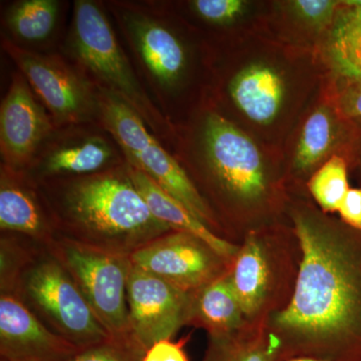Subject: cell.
<instances>
[{
    "mask_svg": "<svg viewBox=\"0 0 361 361\" xmlns=\"http://www.w3.org/2000/svg\"><path fill=\"white\" fill-rule=\"evenodd\" d=\"M202 141L211 179L226 210L246 235L261 231L259 226L279 209L281 191L257 144L216 113L207 116Z\"/></svg>",
    "mask_w": 361,
    "mask_h": 361,
    "instance_id": "obj_3",
    "label": "cell"
},
{
    "mask_svg": "<svg viewBox=\"0 0 361 361\" xmlns=\"http://www.w3.org/2000/svg\"><path fill=\"white\" fill-rule=\"evenodd\" d=\"M264 322L248 324L227 341L210 342L203 361H276Z\"/></svg>",
    "mask_w": 361,
    "mask_h": 361,
    "instance_id": "obj_21",
    "label": "cell"
},
{
    "mask_svg": "<svg viewBox=\"0 0 361 361\" xmlns=\"http://www.w3.org/2000/svg\"><path fill=\"white\" fill-rule=\"evenodd\" d=\"M114 149L102 137H92L52 149L39 166L45 176H87L106 170Z\"/></svg>",
    "mask_w": 361,
    "mask_h": 361,
    "instance_id": "obj_20",
    "label": "cell"
},
{
    "mask_svg": "<svg viewBox=\"0 0 361 361\" xmlns=\"http://www.w3.org/2000/svg\"><path fill=\"white\" fill-rule=\"evenodd\" d=\"M73 47L80 63L106 85L104 90L129 104L147 125L158 129L160 114L137 82L103 11L92 1L75 4Z\"/></svg>",
    "mask_w": 361,
    "mask_h": 361,
    "instance_id": "obj_7",
    "label": "cell"
},
{
    "mask_svg": "<svg viewBox=\"0 0 361 361\" xmlns=\"http://www.w3.org/2000/svg\"><path fill=\"white\" fill-rule=\"evenodd\" d=\"M228 275L247 322L250 324L264 322L272 312L270 299L275 277L261 231L244 237Z\"/></svg>",
    "mask_w": 361,
    "mask_h": 361,
    "instance_id": "obj_13",
    "label": "cell"
},
{
    "mask_svg": "<svg viewBox=\"0 0 361 361\" xmlns=\"http://www.w3.org/2000/svg\"><path fill=\"white\" fill-rule=\"evenodd\" d=\"M342 116L326 104L318 106L306 118L297 139L292 167L299 175H306L322 167L342 144L344 129Z\"/></svg>",
    "mask_w": 361,
    "mask_h": 361,
    "instance_id": "obj_19",
    "label": "cell"
},
{
    "mask_svg": "<svg viewBox=\"0 0 361 361\" xmlns=\"http://www.w3.org/2000/svg\"><path fill=\"white\" fill-rule=\"evenodd\" d=\"M334 108L348 120H361V78L337 75Z\"/></svg>",
    "mask_w": 361,
    "mask_h": 361,
    "instance_id": "obj_27",
    "label": "cell"
},
{
    "mask_svg": "<svg viewBox=\"0 0 361 361\" xmlns=\"http://www.w3.org/2000/svg\"><path fill=\"white\" fill-rule=\"evenodd\" d=\"M287 361H324V360H317V358H313V357H295V358H292V360H289Z\"/></svg>",
    "mask_w": 361,
    "mask_h": 361,
    "instance_id": "obj_32",
    "label": "cell"
},
{
    "mask_svg": "<svg viewBox=\"0 0 361 361\" xmlns=\"http://www.w3.org/2000/svg\"><path fill=\"white\" fill-rule=\"evenodd\" d=\"M342 6L344 8L339 9L337 16L348 20L361 21V1H344Z\"/></svg>",
    "mask_w": 361,
    "mask_h": 361,
    "instance_id": "obj_31",
    "label": "cell"
},
{
    "mask_svg": "<svg viewBox=\"0 0 361 361\" xmlns=\"http://www.w3.org/2000/svg\"><path fill=\"white\" fill-rule=\"evenodd\" d=\"M78 348L45 326L11 292L0 295V360L63 361Z\"/></svg>",
    "mask_w": 361,
    "mask_h": 361,
    "instance_id": "obj_12",
    "label": "cell"
},
{
    "mask_svg": "<svg viewBox=\"0 0 361 361\" xmlns=\"http://www.w3.org/2000/svg\"><path fill=\"white\" fill-rule=\"evenodd\" d=\"M127 25L142 63L157 82L165 87L177 85L186 70L187 58L174 32L141 14L129 16Z\"/></svg>",
    "mask_w": 361,
    "mask_h": 361,
    "instance_id": "obj_16",
    "label": "cell"
},
{
    "mask_svg": "<svg viewBox=\"0 0 361 361\" xmlns=\"http://www.w3.org/2000/svg\"><path fill=\"white\" fill-rule=\"evenodd\" d=\"M97 106L104 125L123 149L129 165L148 176L197 219L219 235L222 226L212 207L184 169L149 133L141 116L123 99L104 89L99 94Z\"/></svg>",
    "mask_w": 361,
    "mask_h": 361,
    "instance_id": "obj_5",
    "label": "cell"
},
{
    "mask_svg": "<svg viewBox=\"0 0 361 361\" xmlns=\"http://www.w3.org/2000/svg\"><path fill=\"white\" fill-rule=\"evenodd\" d=\"M0 361H7V360H0Z\"/></svg>",
    "mask_w": 361,
    "mask_h": 361,
    "instance_id": "obj_34",
    "label": "cell"
},
{
    "mask_svg": "<svg viewBox=\"0 0 361 361\" xmlns=\"http://www.w3.org/2000/svg\"><path fill=\"white\" fill-rule=\"evenodd\" d=\"M127 167L130 179L157 219L170 226L174 231L187 232L199 237L223 257L230 261L234 260L238 253L240 244L228 241L214 233L180 202L161 189L148 176L129 164Z\"/></svg>",
    "mask_w": 361,
    "mask_h": 361,
    "instance_id": "obj_18",
    "label": "cell"
},
{
    "mask_svg": "<svg viewBox=\"0 0 361 361\" xmlns=\"http://www.w3.org/2000/svg\"><path fill=\"white\" fill-rule=\"evenodd\" d=\"M130 257L135 267L191 293L229 272L233 262L204 240L183 231L169 232Z\"/></svg>",
    "mask_w": 361,
    "mask_h": 361,
    "instance_id": "obj_8",
    "label": "cell"
},
{
    "mask_svg": "<svg viewBox=\"0 0 361 361\" xmlns=\"http://www.w3.org/2000/svg\"><path fill=\"white\" fill-rule=\"evenodd\" d=\"M0 228L2 232L18 233L49 248L58 239L51 215L45 213L37 192L23 171L1 166L0 179Z\"/></svg>",
    "mask_w": 361,
    "mask_h": 361,
    "instance_id": "obj_14",
    "label": "cell"
},
{
    "mask_svg": "<svg viewBox=\"0 0 361 361\" xmlns=\"http://www.w3.org/2000/svg\"><path fill=\"white\" fill-rule=\"evenodd\" d=\"M338 212L342 222L361 231V188L349 190Z\"/></svg>",
    "mask_w": 361,
    "mask_h": 361,
    "instance_id": "obj_30",
    "label": "cell"
},
{
    "mask_svg": "<svg viewBox=\"0 0 361 361\" xmlns=\"http://www.w3.org/2000/svg\"><path fill=\"white\" fill-rule=\"evenodd\" d=\"M355 123H356V125H360L361 127V120H356L355 121Z\"/></svg>",
    "mask_w": 361,
    "mask_h": 361,
    "instance_id": "obj_33",
    "label": "cell"
},
{
    "mask_svg": "<svg viewBox=\"0 0 361 361\" xmlns=\"http://www.w3.org/2000/svg\"><path fill=\"white\" fill-rule=\"evenodd\" d=\"M307 187L322 212L338 211L350 190L346 161L341 156H332L311 176Z\"/></svg>",
    "mask_w": 361,
    "mask_h": 361,
    "instance_id": "obj_24",
    "label": "cell"
},
{
    "mask_svg": "<svg viewBox=\"0 0 361 361\" xmlns=\"http://www.w3.org/2000/svg\"><path fill=\"white\" fill-rule=\"evenodd\" d=\"M290 216L301 251L296 281L264 322L276 361H361V231L305 204Z\"/></svg>",
    "mask_w": 361,
    "mask_h": 361,
    "instance_id": "obj_1",
    "label": "cell"
},
{
    "mask_svg": "<svg viewBox=\"0 0 361 361\" xmlns=\"http://www.w3.org/2000/svg\"><path fill=\"white\" fill-rule=\"evenodd\" d=\"M187 341L185 338L176 342L167 339L157 342L146 351L142 361H189L185 351Z\"/></svg>",
    "mask_w": 361,
    "mask_h": 361,
    "instance_id": "obj_29",
    "label": "cell"
},
{
    "mask_svg": "<svg viewBox=\"0 0 361 361\" xmlns=\"http://www.w3.org/2000/svg\"><path fill=\"white\" fill-rule=\"evenodd\" d=\"M341 4L332 0H295L290 6L292 13L301 23L319 32L334 25Z\"/></svg>",
    "mask_w": 361,
    "mask_h": 361,
    "instance_id": "obj_26",
    "label": "cell"
},
{
    "mask_svg": "<svg viewBox=\"0 0 361 361\" xmlns=\"http://www.w3.org/2000/svg\"><path fill=\"white\" fill-rule=\"evenodd\" d=\"M327 56L337 75L361 78V21L337 16Z\"/></svg>",
    "mask_w": 361,
    "mask_h": 361,
    "instance_id": "obj_23",
    "label": "cell"
},
{
    "mask_svg": "<svg viewBox=\"0 0 361 361\" xmlns=\"http://www.w3.org/2000/svg\"><path fill=\"white\" fill-rule=\"evenodd\" d=\"M144 348L132 334L110 336L103 341L78 348L63 361H142Z\"/></svg>",
    "mask_w": 361,
    "mask_h": 361,
    "instance_id": "obj_25",
    "label": "cell"
},
{
    "mask_svg": "<svg viewBox=\"0 0 361 361\" xmlns=\"http://www.w3.org/2000/svg\"><path fill=\"white\" fill-rule=\"evenodd\" d=\"M204 20L216 25H225L243 13L245 2L241 0H196L192 4Z\"/></svg>",
    "mask_w": 361,
    "mask_h": 361,
    "instance_id": "obj_28",
    "label": "cell"
},
{
    "mask_svg": "<svg viewBox=\"0 0 361 361\" xmlns=\"http://www.w3.org/2000/svg\"><path fill=\"white\" fill-rule=\"evenodd\" d=\"M54 129L51 118L37 101L23 73H14L0 108L2 165L23 171Z\"/></svg>",
    "mask_w": 361,
    "mask_h": 361,
    "instance_id": "obj_11",
    "label": "cell"
},
{
    "mask_svg": "<svg viewBox=\"0 0 361 361\" xmlns=\"http://www.w3.org/2000/svg\"><path fill=\"white\" fill-rule=\"evenodd\" d=\"M127 298L130 334L146 351L157 342L172 339L191 322L193 293L135 266Z\"/></svg>",
    "mask_w": 361,
    "mask_h": 361,
    "instance_id": "obj_9",
    "label": "cell"
},
{
    "mask_svg": "<svg viewBox=\"0 0 361 361\" xmlns=\"http://www.w3.org/2000/svg\"><path fill=\"white\" fill-rule=\"evenodd\" d=\"M288 87L283 73L265 63L244 66L232 78L229 94L240 113L252 123L269 126L286 103Z\"/></svg>",
    "mask_w": 361,
    "mask_h": 361,
    "instance_id": "obj_15",
    "label": "cell"
},
{
    "mask_svg": "<svg viewBox=\"0 0 361 361\" xmlns=\"http://www.w3.org/2000/svg\"><path fill=\"white\" fill-rule=\"evenodd\" d=\"M4 47L56 122L75 123L89 116L94 104L89 87L61 59L27 51L7 39Z\"/></svg>",
    "mask_w": 361,
    "mask_h": 361,
    "instance_id": "obj_10",
    "label": "cell"
},
{
    "mask_svg": "<svg viewBox=\"0 0 361 361\" xmlns=\"http://www.w3.org/2000/svg\"><path fill=\"white\" fill-rule=\"evenodd\" d=\"M228 273L193 293L190 325L205 329L210 342L232 338L250 324L246 320Z\"/></svg>",
    "mask_w": 361,
    "mask_h": 361,
    "instance_id": "obj_17",
    "label": "cell"
},
{
    "mask_svg": "<svg viewBox=\"0 0 361 361\" xmlns=\"http://www.w3.org/2000/svg\"><path fill=\"white\" fill-rule=\"evenodd\" d=\"M47 249L65 266L109 334H132L127 298L128 282L134 266L130 255L65 238L56 239Z\"/></svg>",
    "mask_w": 361,
    "mask_h": 361,
    "instance_id": "obj_6",
    "label": "cell"
},
{
    "mask_svg": "<svg viewBox=\"0 0 361 361\" xmlns=\"http://www.w3.org/2000/svg\"><path fill=\"white\" fill-rule=\"evenodd\" d=\"M1 292L20 297L45 326L75 348L111 336L65 266L44 247L26 248L13 277L1 285Z\"/></svg>",
    "mask_w": 361,
    "mask_h": 361,
    "instance_id": "obj_4",
    "label": "cell"
},
{
    "mask_svg": "<svg viewBox=\"0 0 361 361\" xmlns=\"http://www.w3.org/2000/svg\"><path fill=\"white\" fill-rule=\"evenodd\" d=\"M56 0H25L14 4L7 23L14 35L26 42H40L49 37L58 20Z\"/></svg>",
    "mask_w": 361,
    "mask_h": 361,
    "instance_id": "obj_22",
    "label": "cell"
},
{
    "mask_svg": "<svg viewBox=\"0 0 361 361\" xmlns=\"http://www.w3.org/2000/svg\"><path fill=\"white\" fill-rule=\"evenodd\" d=\"M51 216L58 238L130 255L174 231L149 210L127 165L61 183Z\"/></svg>",
    "mask_w": 361,
    "mask_h": 361,
    "instance_id": "obj_2",
    "label": "cell"
}]
</instances>
